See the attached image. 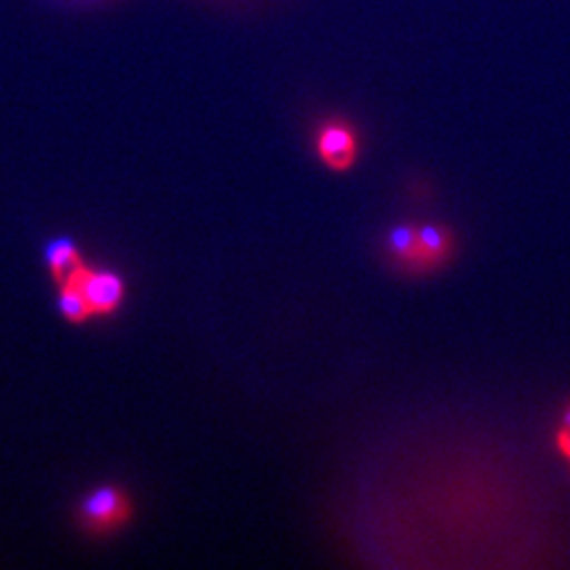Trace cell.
Wrapping results in <instances>:
<instances>
[{"label": "cell", "instance_id": "obj_10", "mask_svg": "<svg viewBox=\"0 0 570 570\" xmlns=\"http://www.w3.org/2000/svg\"><path fill=\"white\" fill-rule=\"evenodd\" d=\"M72 4H96V2H102V0H68Z\"/></svg>", "mask_w": 570, "mask_h": 570}, {"label": "cell", "instance_id": "obj_2", "mask_svg": "<svg viewBox=\"0 0 570 570\" xmlns=\"http://www.w3.org/2000/svg\"><path fill=\"white\" fill-rule=\"evenodd\" d=\"M315 150L327 169L343 174L357 164L360 136L345 119H327L315 131Z\"/></svg>", "mask_w": 570, "mask_h": 570}, {"label": "cell", "instance_id": "obj_4", "mask_svg": "<svg viewBox=\"0 0 570 570\" xmlns=\"http://www.w3.org/2000/svg\"><path fill=\"white\" fill-rule=\"evenodd\" d=\"M454 249V235L446 226L423 225L419 226V256L416 268L419 273L433 271L444 265Z\"/></svg>", "mask_w": 570, "mask_h": 570}, {"label": "cell", "instance_id": "obj_3", "mask_svg": "<svg viewBox=\"0 0 570 570\" xmlns=\"http://www.w3.org/2000/svg\"><path fill=\"white\" fill-rule=\"evenodd\" d=\"M75 273L94 317H108L121 308L125 282L119 273L87 265L79 266Z\"/></svg>", "mask_w": 570, "mask_h": 570}, {"label": "cell", "instance_id": "obj_7", "mask_svg": "<svg viewBox=\"0 0 570 570\" xmlns=\"http://www.w3.org/2000/svg\"><path fill=\"white\" fill-rule=\"evenodd\" d=\"M387 252L397 265L414 271L419 256V226H393L387 235Z\"/></svg>", "mask_w": 570, "mask_h": 570}, {"label": "cell", "instance_id": "obj_5", "mask_svg": "<svg viewBox=\"0 0 570 570\" xmlns=\"http://www.w3.org/2000/svg\"><path fill=\"white\" fill-rule=\"evenodd\" d=\"M75 271L61 284H58V308L66 322L82 326L94 317V313L87 305V298L82 294L81 284H79Z\"/></svg>", "mask_w": 570, "mask_h": 570}, {"label": "cell", "instance_id": "obj_9", "mask_svg": "<svg viewBox=\"0 0 570 570\" xmlns=\"http://www.w3.org/2000/svg\"><path fill=\"white\" fill-rule=\"evenodd\" d=\"M562 423H564V429H569L570 431V402L564 407V414H562Z\"/></svg>", "mask_w": 570, "mask_h": 570}, {"label": "cell", "instance_id": "obj_8", "mask_svg": "<svg viewBox=\"0 0 570 570\" xmlns=\"http://www.w3.org/2000/svg\"><path fill=\"white\" fill-rule=\"evenodd\" d=\"M556 444H558V449L560 452L567 456L570 461V431L569 429H560V433H558V438H556Z\"/></svg>", "mask_w": 570, "mask_h": 570}, {"label": "cell", "instance_id": "obj_1", "mask_svg": "<svg viewBox=\"0 0 570 570\" xmlns=\"http://www.w3.org/2000/svg\"><path fill=\"white\" fill-rule=\"evenodd\" d=\"M77 518L89 534H110L134 518V501L117 484H102L89 490L77 508Z\"/></svg>", "mask_w": 570, "mask_h": 570}, {"label": "cell", "instance_id": "obj_6", "mask_svg": "<svg viewBox=\"0 0 570 570\" xmlns=\"http://www.w3.org/2000/svg\"><path fill=\"white\" fill-rule=\"evenodd\" d=\"M45 263L49 266V273L56 284H61L75 268L85 265L81 249L68 237H58L45 247Z\"/></svg>", "mask_w": 570, "mask_h": 570}]
</instances>
